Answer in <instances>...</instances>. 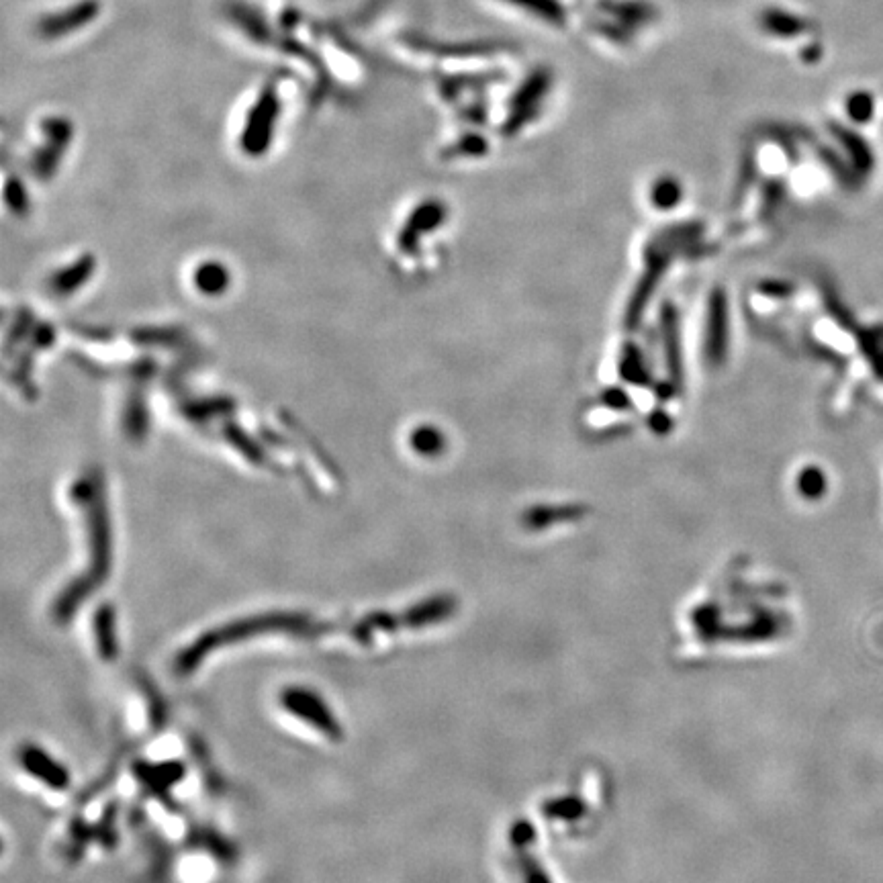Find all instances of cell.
I'll use <instances>...</instances> for the list:
<instances>
[{
    "label": "cell",
    "mask_w": 883,
    "mask_h": 883,
    "mask_svg": "<svg viewBox=\"0 0 883 883\" xmlns=\"http://www.w3.org/2000/svg\"><path fill=\"white\" fill-rule=\"evenodd\" d=\"M101 9H103L101 0H80V3H74L68 9L41 17L35 25V31L39 37L48 39V41L64 39V37L88 27L90 23H95L101 15Z\"/></svg>",
    "instance_id": "1"
}]
</instances>
